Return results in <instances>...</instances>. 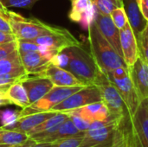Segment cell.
Wrapping results in <instances>:
<instances>
[{
  "label": "cell",
  "instance_id": "cell-41",
  "mask_svg": "<svg viewBox=\"0 0 148 147\" xmlns=\"http://www.w3.org/2000/svg\"><path fill=\"white\" fill-rule=\"evenodd\" d=\"M133 133H134V131H133ZM134 147H140L139 142H138V139H136V137L134 135Z\"/></svg>",
  "mask_w": 148,
  "mask_h": 147
},
{
  "label": "cell",
  "instance_id": "cell-15",
  "mask_svg": "<svg viewBox=\"0 0 148 147\" xmlns=\"http://www.w3.org/2000/svg\"><path fill=\"white\" fill-rule=\"evenodd\" d=\"M22 84L27 92L30 105L43 97L54 87V84L49 78L37 75H35L33 77L29 75Z\"/></svg>",
  "mask_w": 148,
  "mask_h": 147
},
{
  "label": "cell",
  "instance_id": "cell-21",
  "mask_svg": "<svg viewBox=\"0 0 148 147\" xmlns=\"http://www.w3.org/2000/svg\"><path fill=\"white\" fill-rule=\"evenodd\" d=\"M64 113L79 115L90 123L97 120H104L110 117L109 112L103 101L91 103L82 107Z\"/></svg>",
  "mask_w": 148,
  "mask_h": 147
},
{
  "label": "cell",
  "instance_id": "cell-12",
  "mask_svg": "<svg viewBox=\"0 0 148 147\" xmlns=\"http://www.w3.org/2000/svg\"><path fill=\"white\" fill-rule=\"evenodd\" d=\"M22 64L28 75H40L51 62L54 53L31 51L19 54Z\"/></svg>",
  "mask_w": 148,
  "mask_h": 147
},
{
  "label": "cell",
  "instance_id": "cell-23",
  "mask_svg": "<svg viewBox=\"0 0 148 147\" xmlns=\"http://www.w3.org/2000/svg\"><path fill=\"white\" fill-rule=\"evenodd\" d=\"M112 147H134V133L131 118L122 120L114 129Z\"/></svg>",
  "mask_w": 148,
  "mask_h": 147
},
{
  "label": "cell",
  "instance_id": "cell-17",
  "mask_svg": "<svg viewBox=\"0 0 148 147\" xmlns=\"http://www.w3.org/2000/svg\"><path fill=\"white\" fill-rule=\"evenodd\" d=\"M37 75H42L49 78L54 86L59 87H74V86H86L69 71L60 68L50 62L47 68Z\"/></svg>",
  "mask_w": 148,
  "mask_h": 147
},
{
  "label": "cell",
  "instance_id": "cell-39",
  "mask_svg": "<svg viewBox=\"0 0 148 147\" xmlns=\"http://www.w3.org/2000/svg\"><path fill=\"white\" fill-rule=\"evenodd\" d=\"M138 3L142 15L148 21V0H140Z\"/></svg>",
  "mask_w": 148,
  "mask_h": 147
},
{
  "label": "cell",
  "instance_id": "cell-10",
  "mask_svg": "<svg viewBox=\"0 0 148 147\" xmlns=\"http://www.w3.org/2000/svg\"><path fill=\"white\" fill-rule=\"evenodd\" d=\"M120 41L124 62L127 67H130L140 56V49L135 35L128 22L120 29Z\"/></svg>",
  "mask_w": 148,
  "mask_h": 147
},
{
  "label": "cell",
  "instance_id": "cell-18",
  "mask_svg": "<svg viewBox=\"0 0 148 147\" xmlns=\"http://www.w3.org/2000/svg\"><path fill=\"white\" fill-rule=\"evenodd\" d=\"M95 7L91 0H71L69 17L71 21L82 23L87 29L95 20Z\"/></svg>",
  "mask_w": 148,
  "mask_h": 147
},
{
  "label": "cell",
  "instance_id": "cell-30",
  "mask_svg": "<svg viewBox=\"0 0 148 147\" xmlns=\"http://www.w3.org/2000/svg\"><path fill=\"white\" fill-rule=\"evenodd\" d=\"M29 76V75H19V74H7V75H0V87L10 86L17 82H23Z\"/></svg>",
  "mask_w": 148,
  "mask_h": 147
},
{
  "label": "cell",
  "instance_id": "cell-34",
  "mask_svg": "<svg viewBox=\"0 0 148 147\" xmlns=\"http://www.w3.org/2000/svg\"><path fill=\"white\" fill-rule=\"evenodd\" d=\"M69 115V117L71 119V120L73 121L74 125L76 126V128L81 131V132H83L85 133L88 127L90 126L91 123L88 122V120H84L83 118H82L81 116L79 115H76V114H71V113H67Z\"/></svg>",
  "mask_w": 148,
  "mask_h": 147
},
{
  "label": "cell",
  "instance_id": "cell-7",
  "mask_svg": "<svg viewBox=\"0 0 148 147\" xmlns=\"http://www.w3.org/2000/svg\"><path fill=\"white\" fill-rule=\"evenodd\" d=\"M85 86H74V87H59L54 86L43 97L29 105V107L18 112V118L26 116L35 113L50 111L55 106L61 103L62 101L69 97L71 94L81 90Z\"/></svg>",
  "mask_w": 148,
  "mask_h": 147
},
{
  "label": "cell",
  "instance_id": "cell-2",
  "mask_svg": "<svg viewBox=\"0 0 148 147\" xmlns=\"http://www.w3.org/2000/svg\"><path fill=\"white\" fill-rule=\"evenodd\" d=\"M68 55L66 70L81 81L84 85H95L101 70L98 68L92 54L88 52L81 44L63 49Z\"/></svg>",
  "mask_w": 148,
  "mask_h": 147
},
{
  "label": "cell",
  "instance_id": "cell-3",
  "mask_svg": "<svg viewBox=\"0 0 148 147\" xmlns=\"http://www.w3.org/2000/svg\"><path fill=\"white\" fill-rule=\"evenodd\" d=\"M13 34L17 39L30 40L41 36L59 32L62 28L46 24L36 18H25L9 10Z\"/></svg>",
  "mask_w": 148,
  "mask_h": 147
},
{
  "label": "cell",
  "instance_id": "cell-40",
  "mask_svg": "<svg viewBox=\"0 0 148 147\" xmlns=\"http://www.w3.org/2000/svg\"><path fill=\"white\" fill-rule=\"evenodd\" d=\"M52 143H36L34 146L30 147H51Z\"/></svg>",
  "mask_w": 148,
  "mask_h": 147
},
{
  "label": "cell",
  "instance_id": "cell-31",
  "mask_svg": "<svg viewBox=\"0 0 148 147\" xmlns=\"http://www.w3.org/2000/svg\"><path fill=\"white\" fill-rule=\"evenodd\" d=\"M39 0H0L1 3L5 8H28L30 9Z\"/></svg>",
  "mask_w": 148,
  "mask_h": 147
},
{
  "label": "cell",
  "instance_id": "cell-4",
  "mask_svg": "<svg viewBox=\"0 0 148 147\" xmlns=\"http://www.w3.org/2000/svg\"><path fill=\"white\" fill-rule=\"evenodd\" d=\"M124 120H117L110 116L107 120L92 122L84 133L80 147H112L114 131Z\"/></svg>",
  "mask_w": 148,
  "mask_h": 147
},
{
  "label": "cell",
  "instance_id": "cell-24",
  "mask_svg": "<svg viewBox=\"0 0 148 147\" xmlns=\"http://www.w3.org/2000/svg\"><path fill=\"white\" fill-rule=\"evenodd\" d=\"M7 74L28 75L22 64L18 50L14 51L6 58L0 60V75Z\"/></svg>",
  "mask_w": 148,
  "mask_h": 147
},
{
  "label": "cell",
  "instance_id": "cell-29",
  "mask_svg": "<svg viewBox=\"0 0 148 147\" xmlns=\"http://www.w3.org/2000/svg\"><path fill=\"white\" fill-rule=\"evenodd\" d=\"M110 16H111L114 23L119 29H122L127 23V17L126 12H125L124 7H120V8L114 9L110 13Z\"/></svg>",
  "mask_w": 148,
  "mask_h": 147
},
{
  "label": "cell",
  "instance_id": "cell-25",
  "mask_svg": "<svg viewBox=\"0 0 148 147\" xmlns=\"http://www.w3.org/2000/svg\"><path fill=\"white\" fill-rule=\"evenodd\" d=\"M7 96L11 104L20 107L22 109L30 105L27 92L23 88L22 82H17L10 85L7 89Z\"/></svg>",
  "mask_w": 148,
  "mask_h": 147
},
{
  "label": "cell",
  "instance_id": "cell-8",
  "mask_svg": "<svg viewBox=\"0 0 148 147\" xmlns=\"http://www.w3.org/2000/svg\"><path fill=\"white\" fill-rule=\"evenodd\" d=\"M98 101H102L99 88L96 85H88L71 94L61 103L55 106L50 111L68 112Z\"/></svg>",
  "mask_w": 148,
  "mask_h": 147
},
{
  "label": "cell",
  "instance_id": "cell-38",
  "mask_svg": "<svg viewBox=\"0 0 148 147\" xmlns=\"http://www.w3.org/2000/svg\"><path fill=\"white\" fill-rule=\"evenodd\" d=\"M16 40H17V38L14 34H10V33H5V32L0 31V45L16 41Z\"/></svg>",
  "mask_w": 148,
  "mask_h": 147
},
{
  "label": "cell",
  "instance_id": "cell-42",
  "mask_svg": "<svg viewBox=\"0 0 148 147\" xmlns=\"http://www.w3.org/2000/svg\"><path fill=\"white\" fill-rule=\"evenodd\" d=\"M7 10V8H5V7L1 3V2H0V10L3 11V10Z\"/></svg>",
  "mask_w": 148,
  "mask_h": 147
},
{
  "label": "cell",
  "instance_id": "cell-26",
  "mask_svg": "<svg viewBox=\"0 0 148 147\" xmlns=\"http://www.w3.org/2000/svg\"><path fill=\"white\" fill-rule=\"evenodd\" d=\"M29 139V137L26 133L16 131L3 130L0 127V144L14 146L20 143H23Z\"/></svg>",
  "mask_w": 148,
  "mask_h": 147
},
{
  "label": "cell",
  "instance_id": "cell-16",
  "mask_svg": "<svg viewBox=\"0 0 148 147\" xmlns=\"http://www.w3.org/2000/svg\"><path fill=\"white\" fill-rule=\"evenodd\" d=\"M57 112L47 111V112H40L31 113L26 116H23L18 118L15 122L7 126H0L1 129L3 130H10V131H16L19 133H26L32 130L34 127L38 126L39 124L42 123L47 119L55 115Z\"/></svg>",
  "mask_w": 148,
  "mask_h": 147
},
{
  "label": "cell",
  "instance_id": "cell-19",
  "mask_svg": "<svg viewBox=\"0 0 148 147\" xmlns=\"http://www.w3.org/2000/svg\"><path fill=\"white\" fill-rule=\"evenodd\" d=\"M123 1V7L127 17V22L130 24L137 42L145 29L147 20L144 17L140 9L139 3L137 0H122Z\"/></svg>",
  "mask_w": 148,
  "mask_h": 147
},
{
  "label": "cell",
  "instance_id": "cell-36",
  "mask_svg": "<svg viewBox=\"0 0 148 147\" xmlns=\"http://www.w3.org/2000/svg\"><path fill=\"white\" fill-rule=\"evenodd\" d=\"M0 118L2 122L3 123V126H7L12 124L18 119V112L3 111L0 113Z\"/></svg>",
  "mask_w": 148,
  "mask_h": 147
},
{
  "label": "cell",
  "instance_id": "cell-33",
  "mask_svg": "<svg viewBox=\"0 0 148 147\" xmlns=\"http://www.w3.org/2000/svg\"><path fill=\"white\" fill-rule=\"evenodd\" d=\"M0 31L13 34L10 16H9V10H0Z\"/></svg>",
  "mask_w": 148,
  "mask_h": 147
},
{
  "label": "cell",
  "instance_id": "cell-37",
  "mask_svg": "<svg viewBox=\"0 0 148 147\" xmlns=\"http://www.w3.org/2000/svg\"><path fill=\"white\" fill-rule=\"evenodd\" d=\"M10 86H1L0 87V107L7 106L11 104L10 101L7 96V89Z\"/></svg>",
  "mask_w": 148,
  "mask_h": 147
},
{
  "label": "cell",
  "instance_id": "cell-27",
  "mask_svg": "<svg viewBox=\"0 0 148 147\" xmlns=\"http://www.w3.org/2000/svg\"><path fill=\"white\" fill-rule=\"evenodd\" d=\"M95 9L103 15H110L116 8L123 7L122 0H91Z\"/></svg>",
  "mask_w": 148,
  "mask_h": 147
},
{
  "label": "cell",
  "instance_id": "cell-5",
  "mask_svg": "<svg viewBox=\"0 0 148 147\" xmlns=\"http://www.w3.org/2000/svg\"><path fill=\"white\" fill-rule=\"evenodd\" d=\"M107 76L117 88L119 94H121L127 107L129 116L130 118H132L134 115L141 101L137 94L127 68H117L111 73H109Z\"/></svg>",
  "mask_w": 148,
  "mask_h": 147
},
{
  "label": "cell",
  "instance_id": "cell-43",
  "mask_svg": "<svg viewBox=\"0 0 148 147\" xmlns=\"http://www.w3.org/2000/svg\"><path fill=\"white\" fill-rule=\"evenodd\" d=\"M140 0H137V2H138V3H139V2H140Z\"/></svg>",
  "mask_w": 148,
  "mask_h": 147
},
{
  "label": "cell",
  "instance_id": "cell-32",
  "mask_svg": "<svg viewBox=\"0 0 148 147\" xmlns=\"http://www.w3.org/2000/svg\"><path fill=\"white\" fill-rule=\"evenodd\" d=\"M82 137H71L63 139L52 143L51 147H80Z\"/></svg>",
  "mask_w": 148,
  "mask_h": 147
},
{
  "label": "cell",
  "instance_id": "cell-6",
  "mask_svg": "<svg viewBox=\"0 0 148 147\" xmlns=\"http://www.w3.org/2000/svg\"><path fill=\"white\" fill-rule=\"evenodd\" d=\"M95 85L99 88L102 101L106 105L111 117L117 120H124L130 117L127 107L117 88L104 73L101 72Z\"/></svg>",
  "mask_w": 148,
  "mask_h": 147
},
{
  "label": "cell",
  "instance_id": "cell-1",
  "mask_svg": "<svg viewBox=\"0 0 148 147\" xmlns=\"http://www.w3.org/2000/svg\"><path fill=\"white\" fill-rule=\"evenodd\" d=\"M88 30L90 53L102 73L108 75L117 68L127 67L123 57L102 36L95 21L89 24Z\"/></svg>",
  "mask_w": 148,
  "mask_h": 147
},
{
  "label": "cell",
  "instance_id": "cell-11",
  "mask_svg": "<svg viewBox=\"0 0 148 147\" xmlns=\"http://www.w3.org/2000/svg\"><path fill=\"white\" fill-rule=\"evenodd\" d=\"M131 80L140 101L148 99V64L140 57L127 67Z\"/></svg>",
  "mask_w": 148,
  "mask_h": 147
},
{
  "label": "cell",
  "instance_id": "cell-20",
  "mask_svg": "<svg viewBox=\"0 0 148 147\" xmlns=\"http://www.w3.org/2000/svg\"><path fill=\"white\" fill-rule=\"evenodd\" d=\"M68 118L69 115L66 113L57 112L55 115L47 119L42 123L39 124L29 133H27V135L37 142L46 135L56 131Z\"/></svg>",
  "mask_w": 148,
  "mask_h": 147
},
{
  "label": "cell",
  "instance_id": "cell-9",
  "mask_svg": "<svg viewBox=\"0 0 148 147\" xmlns=\"http://www.w3.org/2000/svg\"><path fill=\"white\" fill-rule=\"evenodd\" d=\"M29 41L38 45L50 47L52 49H55L58 52L65 48L81 44L80 42L69 30L63 28L59 32L41 36L36 38L30 39Z\"/></svg>",
  "mask_w": 148,
  "mask_h": 147
},
{
  "label": "cell",
  "instance_id": "cell-22",
  "mask_svg": "<svg viewBox=\"0 0 148 147\" xmlns=\"http://www.w3.org/2000/svg\"><path fill=\"white\" fill-rule=\"evenodd\" d=\"M83 132L79 131L74 125L71 119L69 117L56 131L46 135L37 141V143H54L58 140L71 138V137H82Z\"/></svg>",
  "mask_w": 148,
  "mask_h": 147
},
{
  "label": "cell",
  "instance_id": "cell-35",
  "mask_svg": "<svg viewBox=\"0 0 148 147\" xmlns=\"http://www.w3.org/2000/svg\"><path fill=\"white\" fill-rule=\"evenodd\" d=\"M17 50V40L0 45V60L6 58L11 53Z\"/></svg>",
  "mask_w": 148,
  "mask_h": 147
},
{
  "label": "cell",
  "instance_id": "cell-28",
  "mask_svg": "<svg viewBox=\"0 0 148 147\" xmlns=\"http://www.w3.org/2000/svg\"><path fill=\"white\" fill-rule=\"evenodd\" d=\"M138 46L140 57L148 64V22L138 40Z\"/></svg>",
  "mask_w": 148,
  "mask_h": 147
},
{
  "label": "cell",
  "instance_id": "cell-14",
  "mask_svg": "<svg viewBox=\"0 0 148 147\" xmlns=\"http://www.w3.org/2000/svg\"><path fill=\"white\" fill-rule=\"evenodd\" d=\"M94 21L102 36L111 43L114 49L119 53V55L122 56V50L120 41V29L114 23L110 15H103L95 9Z\"/></svg>",
  "mask_w": 148,
  "mask_h": 147
},
{
  "label": "cell",
  "instance_id": "cell-13",
  "mask_svg": "<svg viewBox=\"0 0 148 147\" xmlns=\"http://www.w3.org/2000/svg\"><path fill=\"white\" fill-rule=\"evenodd\" d=\"M131 123L140 147H148V99L140 101Z\"/></svg>",
  "mask_w": 148,
  "mask_h": 147
}]
</instances>
